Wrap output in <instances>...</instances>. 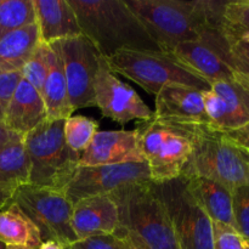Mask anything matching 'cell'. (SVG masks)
Returning <instances> with one entry per match:
<instances>
[{"label": "cell", "instance_id": "6da1fadb", "mask_svg": "<svg viewBox=\"0 0 249 249\" xmlns=\"http://www.w3.org/2000/svg\"><path fill=\"white\" fill-rule=\"evenodd\" d=\"M162 51L201 40L223 24L225 2L208 0H124Z\"/></svg>", "mask_w": 249, "mask_h": 249}, {"label": "cell", "instance_id": "7a4b0ae2", "mask_svg": "<svg viewBox=\"0 0 249 249\" xmlns=\"http://www.w3.org/2000/svg\"><path fill=\"white\" fill-rule=\"evenodd\" d=\"M84 34L105 58L122 50H160L124 0H68Z\"/></svg>", "mask_w": 249, "mask_h": 249}, {"label": "cell", "instance_id": "3957f363", "mask_svg": "<svg viewBox=\"0 0 249 249\" xmlns=\"http://www.w3.org/2000/svg\"><path fill=\"white\" fill-rule=\"evenodd\" d=\"M109 196L118 207L119 225L135 233L148 249H179L155 182L130 185Z\"/></svg>", "mask_w": 249, "mask_h": 249}, {"label": "cell", "instance_id": "277c9868", "mask_svg": "<svg viewBox=\"0 0 249 249\" xmlns=\"http://www.w3.org/2000/svg\"><path fill=\"white\" fill-rule=\"evenodd\" d=\"M181 177L206 178L232 191L249 185V151L226 138L225 134L211 130L206 125H196L194 150Z\"/></svg>", "mask_w": 249, "mask_h": 249}, {"label": "cell", "instance_id": "5b68a950", "mask_svg": "<svg viewBox=\"0 0 249 249\" xmlns=\"http://www.w3.org/2000/svg\"><path fill=\"white\" fill-rule=\"evenodd\" d=\"M195 126L155 117L139 124V147L148 165L152 182L160 184L181 177L194 150Z\"/></svg>", "mask_w": 249, "mask_h": 249}, {"label": "cell", "instance_id": "8992f818", "mask_svg": "<svg viewBox=\"0 0 249 249\" xmlns=\"http://www.w3.org/2000/svg\"><path fill=\"white\" fill-rule=\"evenodd\" d=\"M63 123L65 119L45 121L23 136L31 163V185L63 191L79 167L80 155L66 143Z\"/></svg>", "mask_w": 249, "mask_h": 249}, {"label": "cell", "instance_id": "52a82bcc", "mask_svg": "<svg viewBox=\"0 0 249 249\" xmlns=\"http://www.w3.org/2000/svg\"><path fill=\"white\" fill-rule=\"evenodd\" d=\"M106 61L114 73L133 80L155 96L167 85H185L201 91L211 89L207 80L167 51L122 50Z\"/></svg>", "mask_w": 249, "mask_h": 249}, {"label": "cell", "instance_id": "ba28073f", "mask_svg": "<svg viewBox=\"0 0 249 249\" xmlns=\"http://www.w3.org/2000/svg\"><path fill=\"white\" fill-rule=\"evenodd\" d=\"M12 202L36 224L43 242L56 241L67 248L78 241L72 229L73 203L65 191L21 185L15 191Z\"/></svg>", "mask_w": 249, "mask_h": 249}, {"label": "cell", "instance_id": "9c48e42d", "mask_svg": "<svg viewBox=\"0 0 249 249\" xmlns=\"http://www.w3.org/2000/svg\"><path fill=\"white\" fill-rule=\"evenodd\" d=\"M155 185L172 220L179 249H214L213 221L187 191L184 178Z\"/></svg>", "mask_w": 249, "mask_h": 249}, {"label": "cell", "instance_id": "30bf717a", "mask_svg": "<svg viewBox=\"0 0 249 249\" xmlns=\"http://www.w3.org/2000/svg\"><path fill=\"white\" fill-rule=\"evenodd\" d=\"M49 45L60 56L72 111L94 107V83L102 56L99 50L84 34L61 39Z\"/></svg>", "mask_w": 249, "mask_h": 249}, {"label": "cell", "instance_id": "8fae6325", "mask_svg": "<svg viewBox=\"0 0 249 249\" xmlns=\"http://www.w3.org/2000/svg\"><path fill=\"white\" fill-rule=\"evenodd\" d=\"M152 182L146 162L79 167L75 169L65 194L73 204L87 197L106 196L134 184Z\"/></svg>", "mask_w": 249, "mask_h": 249}, {"label": "cell", "instance_id": "7c38bea8", "mask_svg": "<svg viewBox=\"0 0 249 249\" xmlns=\"http://www.w3.org/2000/svg\"><path fill=\"white\" fill-rule=\"evenodd\" d=\"M94 94L95 106L101 111L102 116L121 125L131 121L147 122L153 118V111L133 88L117 78L104 56L99 61Z\"/></svg>", "mask_w": 249, "mask_h": 249}, {"label": "cell", "instance_id": "4fadbf2b", "mask_svg": "<svg viewBox=\"0 0 249 249\" xmlns=\"http://www.w3.org/2000/svg\"><path fill=\"white\" fill-rule=\"evenodd\" d=\"M223 26L224 23L208 32L201 40L181 43L170 51L182 65L201 75L211 85L221 80L242 82L229 65Z\"/></svg>", "mask_w": 249, "mask_h": 249}, {"label": "cell", "instance_id": "5bb4252c", "mask_svg": "<svg viewBox=\"0 0 249 249\" xmlns=\"http://www.w3.org/2000/svg\"><path fill=\"white\" fill-rule=\"evenodd\" d=\"M208 128L230 133L249 124V85L238 80H221L203 91Z\"/></svg>", "mask_w": 249, "mask_h": 249}, {"label": "cell", "instance_id": "9a60e30c", "mask_svg": "<svg viewBox=\"0 0 249 249\" xmlns=\"http://www.w3.org/2000/svg\"><path fill=\"white\" fill-rule=\"evenodd\" d=\"M145 162L139 147L138 130L97 131L89 147L80 155L79 165H113Z\"/></svg>", "mask_w": 249, "mask_h": 249}, {"label": "cell", "instance_id": "2e32d148", "mask_svg": "<svg viewBox=\"0 0 249 249\" xmlns=\"http://www.w3.org/2000/svg\"><path fill=\"white\" fill-rule=\"evenodd\" d=\"M153 117L160 121L184 125L208 126V117L204 107L203 91L185 87L167 85L156 95Z\"/></svg>", "mask_w": 249, "mask_h": 249}, {"label": "cell", "instance_id": "e0dca14e", "mask_svg": "<svg viewBox=\"0 0 249 249\" xmlns=\"http://www.w3.org/2000/svg\"><path fill=\"white\" fill-rule=\"evenodd\" d=\"M118 226V207L109 195L87 197L73 204L72 229L78 241L113 235Z\"/></svg>", "mask_w": 249, "mask_h": 249}, {"label": "cell", "instance_id": "ac0fdd59", "mask_svg": "<svg viewBox=\"0 0 249 249\" xmlns=\"http://www.w3.org/2000/svg\"><path fill=\"white\" fill-rule=\"evenodd\" d=\"M45 121L46 109L40 92L22 78L7 106L5 126L23 138Z\"/></svg>", "mask_w": 249, "mask_h": 249}, {"label": "cell", "instance_id": "d6986e66", "mask_svg": "<svg viewBox=\"0 0 249 249\" xmlns=\"http://www.w3.org/2000/svg\"><path fill=\"white\" fill-rule=\"evenodd\" d=\"M40 41L53 44L82 34L77 15L68 0H33Z\"/></svg>", "mask_w": 249, "mask_h": 249}, {"label": "cell", "instance_id": "ffe728a7", "mask_svg": "<svg viewBox=\"0 0 249 249\" xmlns=\"http://www.w3.org/2000/svg\"><path fill=\"white\" fill-rule=\"evenodd\" d=\"M185 182L187 191L213 223H220L235 229L231 190L219 182L201 177L189 178L185 179Z\"/></svg>", "mask_w": 249, "mask_h": 249}, {"label": "cell", "instance_id": "44dd1931", "mask_svg": "<svg viewBox=\"0 0 249 249\" xmlns=\"http://www.w3.org/2000/svg\"><path fill=\"white\" fill-rule=\"evenodd\" d=\"M40 95L45 105L46 121H60L72 116L62 63L50 45H48V74Z\"/></svg>", "mask_w": 249, "mask_h": 249}, {"label": "cell", "instance_id": "7402d4cb", "mask_svg": "<svg viewBox=\"0 0 249 249\" xmlns=\"http://www.w3.org/2000/svg\"><path fill=\"white\" fill-rule=\"evenodd\" d=\"M0 243L28 249H38L43 243L36 224L12 201L0 211Z\"/></svg>", "mask_w": 249, "mask_h": 249}, {"label": "cell", "instance_id": "603a6c76", "mask_svg": "<svg viewBox=\"0 0 249 249\" xmlns=\"http://www.w3.org/2000/svg\"><path fill=\"white\" fill-rule=\"evenodd\" d=\"M40 43L36 22L0 39V75L21 71Z\"/></svg>", "mask_w": 249, "mask_h": 249}, {"label": "cell", "instance_id": "cb8c5ba5", "mask_svg": "<svg viewBox=\"0 0 249 249\" xmlns=\"http://www.w3.org/2000/svg\"><path fill=\"white\" fill-rule=\"evenodd\" d=\"M31 163L23 139L0 148V184L18 187L29 184Z\"/></svg>", "mask_w": 249, "mask_h": 249}, {"label": "cell", "instance_id": "d4e9b609", "mask_svg": "<svg viewBox=\"0 0 249 249\" xmlns=\"http://www.w3.org/2000/svg\"><path fill=\"white\" fill-rule=\"evenodd\" d=\"M36 22L33 0L0 1V39Z\"/></svg>", "mask_w": 249, "mask_h": 249}, {"label": "cell", "instance_id": "484cf974", "mask_svg": "<svg viewBox=\"0 0 249 249\" xmlns=\"http://www.w3.org/2000/svg\"><path fill=\"white\" fill-rule=\"evenodd\" d=\"M99 131V123L85 116H71L63 123V135L68 147L82 155Z\"/></svg>", "mask_w": 249, "mask_h": 249}, {"label": "cell", "instance_id": "4316f807", "mask_svg": "<svg viewBox=\"0 0 249 249\" xmlns=\"http://www.w3.org/2000/svg\"><path fill=\"white\" fill-rule=\"evenodd\" d=\"M226 40L229 65L237 73L242 82L249 85V36H237L223 26Z\"/></svg>", "mask_w": 249, "mask_h": 249}, {"label": "cell", "instance_id": "83f0119b", "mask_svg": "<svg viewBox=\"0 0 249 249\" xmlns=\"http://www.w3.org/2000/svg\"><path fill=\"white\" fill-rule=\"evenodd\" d=\"M22 78L34 89L41 92L46 74H48V44L39 43L34 53L21 70Z\"/></svg>", "mask_w": 249, "mask_h": 249}, {"label": "cell", "instance_id": "f1b7e54d", "mask_svg": "<svg viewBox=\"0 0 249 249\" xmlns=\"http://www.w3.org/2000/svg\"><path fill=\"white\" fill-rule=\"evenodd\" d=\"M223 19L225 28L231 33L249 36V0L225 2Z\"/></svg>", "mask_w": 249, "mask_h": 249}, {"label": "cell", "instance_id": "f546056e", "mask_svg": "<svg viewBox=\"0 0 249 249\" xmlns=\"http://www.w3.org/2000/svg\"><path fill=\"white\" fill-rule=\"evenodd\" d=\"M231 192L235 230L243 240L249 241V185L236 187Z\"/></svg>", "mask_w": 249, "mask_h": 249}, {"label": "cell", "instance_id": "4dcf8cb0", "mask_svg": "<svg viewBox=\"0 0 249 249\" xmlns=\"http://www.w3.org/2000/svg\"><path fill=\"white\" fill-rule=\"evenodd\" d=\"M214 249H243V238L235 229L220 223H213Z\"/></svg>", "mask_w": 249, "mask_h": 249}, {"label": "cell", "instance_id": "1f68e13d", "mask_svg": "<svg viewBox=\"0 0 249 249\" xmlns=\"http://www.w3.org/2000/svg\"><path fill=\"white\" fill-rule=\"evenodd\" d=\"M21 79V71L5 73V74L0 75V122H2V123H4V117L6 113L7 106H9L12 95H14Z\"/></svg>", "mask_w": 249, "mask_h": 249}, {"label": "cell", "instance_id": "d6a6232c", "mask_svg": "<svg viewBox=\"0 0 249 249\" xmlns=\"http://www.w3.org/2000/svg\"><path fill=\"white\" fill-rule=\"evenodd\" d=\"M67 249H124L114 235L94 236L77 241L68 246Z\"/></svg>", "mask_w": 249, "mask_h": 249}, {"label": "cell", "instance_id": "836d02e7", "mask_svg": "<svg viewBox=\"0 0 249 249\" xmlns=\"http://www.w3.org/2000/svg\"><path fill=\"white\" fill-rule=\"evenodd\" d=\"M113 235L124 249H148L147 246L135 233L129 231L128 229L123 228V226L119 225L113 232Z\"/></svg>", "mask_w": 249, "mask_h": 249}, {"label": "cell", "instance_id": "e575fe53", "mask_svg": "<svg viewBox=\"0 0 249 249\" xmlns=\"http://www.w3.org/2000/svg\"><path fill=\"white\" fill-rule=\"evenodd\" d=\"M223 134H225L226 138H229L231 141L237 143L238 146H241V147L249 151V124L242 126V128L237 129V130Z\"/></svg>", "mask_w": 249, "mask_h": 249}, {"label": "cell", "instance_id": "d590c367", "mask_svg": "<svg viewBox=\"0 0 249 249\" xmlns=\"http://www.w3.org/2000/svg\"><path fill=\"white\" fill-rule=\"evenodd\" d=\"M19 139H23L22 136L17 135V134L12 133L11 130L5 126V124L2 122H0V148L5 147L9 143L14 142V141L19 140Z\"/></svg>", "mask_w": 249, "mask_h": 249}, {"label": "cell", "instance_id": "8d00e7d4", "mask_svg": "<svg viewBox=\"0 0 249 249\" xmlns=\"http://www.w3.org/2000/svg\"><path fill=\"white\" fill-rule=\"evenodd\" d=\"M17 187L10 186V185L0 184V211L7 206L12 201L15 191Z\"/></svg>", "mask_w": 249, "mask_h": 249}, {"label": "cell", "instance_id": "74e56055", "mask_svg": "<svg viewBox=\"0 0 249 249\" xmlns=\"http://www.w3.org/2000/svg\"><path fill=\"white\" fill-rule=\"evenodd\" d=\"M38 249H67L63 245L56 241H44Z\"/></svg>", "mask_w": 249, "mask_h": 249}, {"label": "cell", "instance_id": "f35d334b", "mask_svg": "<svg viewBox=\"0 0 249 249\" xmlns=\"http://www.w3.org/2000/svg\"><path fill=\"white\" fill-rule=\"evenodd\" d=\"M243 249H249V241L243 240Z\"/></svg>", "mask_w": 249, "mask_h": 249}, {"label": "cell", "instance_id": "ab89813d", "mask_svg": "<svg viewBox=\"0 0 249 249\" xmlns=\"http://www.w3.org/2000/svg\"><path fill=\"white\" fill-rule=\"evenodd\" d=\"M5 249H28V248H22V247H6Z\"/></svg>", "mask_w": 249, "mask_h": 249}, {"label": "cell", "instance_id": "60d3db41", "mask_svg": "<svg viewBox=\"0 0 249 249\" xmlns=\"http://www.w3.org/2000/svg\"><path fill=\"white\" fill-rule=\"evenodd\" d=\"M0 249H1V247H0Z\"/></svg>", "mask_w": 249, "mask_h": 249}, {"label": "cell", "instance_id": "b9f144b4", "mask_svg": "<svg viewBox=\"0 0 249 249\" xmlns=\"http://www.w3.org/2000/svg\"><path fill=\"white\" fill-rule=\"evenodd\" d=\"M0 1H1V0H0Z\"/></svg>", "mask_w": 249, "mask_h": 249}]
</instances>
